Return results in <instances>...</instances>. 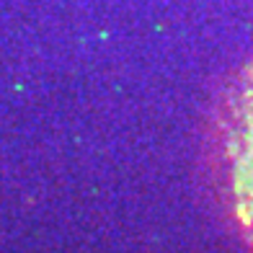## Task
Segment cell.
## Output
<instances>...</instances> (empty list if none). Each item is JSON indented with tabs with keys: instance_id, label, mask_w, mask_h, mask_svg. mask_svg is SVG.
Segmentation results:
<instances>
[{
	"instance_id": "cell-1",
	"label": "cell",
	"mask_w": 253,
	"mask_h": 253,
	"mask_svg": "<svg viewBox=\"0 0 253 253\" xmlns=\"http://www.w3.org/2000/svg\"><path fill=\"white\" fill-rule=\"evenodd\" d=\"M220 163L230 210L253 243V62L230 90L220 122Z\"/></svg>"
}]
</instances>
